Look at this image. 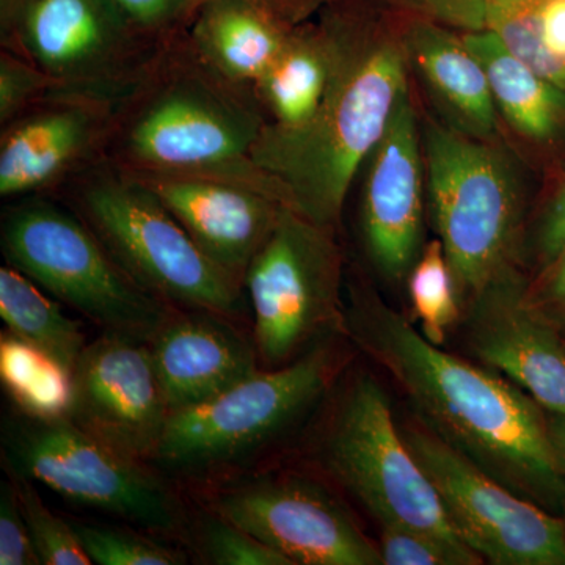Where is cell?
<instances>
[{"instance_id":"cell-1","label":"cell","mask_w":565,"mask_h":565,"mask_svg":"<svg viewBox=\"0 0 565 565\" xmlns=\"http://www.w3.org/2000/svg\"><path fill=\"white\" fill-rule=\"evenodd\" d=\"M341 333L384 367L416 418L519 497L565 520V475L545 408L504 375L429 343L373 289L353 286Z\"/></svg>"},{"instance_id":"cell-2","label":"cell","mask_w":565,"mask_h":565,"mask_svg":"<svg viewBox=\"0 0 565 565\" xmlns=\"http://www.w3.org/2000/svg\"><path fill=\"white\" fill-rule=\"evenodd\" d=\"M323 24L333 63L318 110L294 131L264 126L252 159L282 206L334 230L356 172L411 87L399 33L355 14H333Z\"/></svg>"},{"instance_id":"cell-3","label":"cell","mask_w":565,"mask_h":565,"mask_svg":"<svg viewBox=\"0 0 565 565\" xmlns=\"http://www.w3.org/2000/svg\"><path fill=\"white\" fill-rule=\"evenodd\" d=\"M341 359L332 337L285 366L259 370L207 403L174 412L150 467L206 486L243 478L322 403Z\"/></svg>"},{"instance_id":"cell-4","label":"cell","mask_w":565,"mask_h":565,"mask_svg":"<svg viewBox=\"0 0 565 565\" xmlns=\"http://www.w3.org/2000/svg\"><path fill=\"white\" fill-rule=\"evenodd\" d=\"M430 217L455 275L462 310L487 285L520 267L523 191L508 152L426 120L422 126Z\"/></svg>"},{"instance_id":"cell-5","label":"cell","mask_w":565,"mask_h":565,"mask_svg":"<svg viewBox=\"0 0 565 565\" xmlns=\"http://www.w3.org/2000/svg\"><path fill=\"white\" fill-rule=\"evenodd\" d=\"M7 470L50 487L71 503L162 537H188L191 515L169 479L82 430L71 419L17 411L3 418Z\"/></svg>"},{"instance_id":"cell-6","label":"cell","mask_w":565,"mask_h":565,"mask_svg":"<svg viewBox=\"0 0 565 565\" xmlns=\"http://www.w3.org/2000/svg\"><path fill=\"white\" fill-rule=\"evenodd\" d=\"M204 68L174 74L139 107L122 134L121 169L225 178L280 202L252 159L267 121L237 85Z\"/></svg>"},{"instance_id":"cell-7","label":"cell","mask_w":565,"mask_h":565,"mask_svg":"<svg viewBox=\"0 0 565 565\" xmlns=\"http://www.w3.org/2000/svg\"><path fill=\"white\" fill-rule=\"evenodd\" d=\"M82 217L129 277L177 310L239 321L244 286L207 258L162 200L120 169L96 174L81 192Z\"/></svg>"},{"instance_id":"cell-8","label":"cell","mask_w":565,"mask_h":565,"mask_svg":"<svg viewBox=\"0 0 565 565\" xmlns=\"http://www.w3.org/2000/svg\"><path fill=\"white\" fill-rule=\"evenodd\" d=\"M0 245L13 269L103 332L150 343L177 308L141 289L82 218L47 202L3 217Z\"/></svg>"},{"instance_id":"cell-9","label":"cell","mask_w":565,"mask_h":565,"mask_svg":"<svg viewBox=\"0 0 565 565\" xmlns=\"http://www.w3.org/2000/svg\"><path fill=\"white\" fill-rule=\"evenodd\" d=\"M323 427L318 460L381 525L415 527L465 545L433 482L394 422L384 386L373 374L353 373L341 386Z\"/></svg>"},{"instance_id":"cell-10","label":"cell","mask_w":565,"mask_h":565,"mask_svg":"<svg viewBox=\"0 0 565 565\" xmlns=\"http://www.w3.org/2000/svg\"><path fill=\"white\" fill-rule=\"evenodd\" d=\"M244 291L263 370L285 366L341 333L343 256L334 230L282 206L245 273Z\"/></svg>"},{"instance_id":"cell-11","label":"cell","mask_w":565,"mask_h":565,"mask_svg":"<svg viewBox=\"0 0 565 565\" xmlns=\"http://www.w3.org/2000/svg\"><path fill=\"white\" fill-rule=\"evenodd\" d=\"M401 434L456 533L484 563L565 565L564 519L500 484L416 416Z\"/></svg>"},{"instance_id":"cell-12","label":"cell","mask_w":565,"mask_h":565,"mask_svg":"<svg viewBox=\"0 0 565 565\" xmlns=\"http://www.w3.org/2000/svg\"><path fill=\"white\" fill-rule=\"evenodd\" d=\"M210 509L291 565H382L377 542L326 487L305 476H243L222 486Z\"/></svg>"},{"instance_id":"cell-13","label":"cell","mask_w":565,"mask_h":565,"mask_svg":"<svg viewBox=\"0 0 565 565\" xmlns=\"http://www.w3.org/2000/svg\"><path fill=\"white\" fill-rule=\"evenodd\" d=\"M71 382L66 418L120 455L150 465L170 411L147 341L103 332L82 352Z\"/></svg>"},{"instance_id":"cell-14","label":"cell","mask_w":565,"mask_h":565,"mask_svg":"<svg viewBox=\"0 0 565 565\" xmlns=\"http://www.w3.org/2000/svg\"><path fill=\"white\" fill-rule=\"evenodd\" d=\"M366 166L360 214L364 248L375 270L401 285L424 247L426 163L411 90L397 103Z\"/></svg>"},{"instance_id":"cell-15","label":"cell","mask_w":565,"mask_h":565,"mask_svg":"<svg viewBox=\"0 0 565 565\" xmlns=\"http://www.w3.org/2000/svg\"><path fill=\"white\" fill-rule=\"evenodd\" d=\"M526 285L514 267L467 305V349L542 408L565 415V340L526 302Z\"/></svg>"},{"instance_id":"cell-16","label":"cell","mask_w":565,"mask_h":565,"mask_svg":"<svg viewBox=\"0 0 565 565\" xmlns=\"http://www.w3.org/2000/svg\"><path fill=\"white\" fill-rule=\"evenodd\" d=\"M122 170L148 185L196 247L244 286L252 259L277 223L280 202L259 189L225 178Z\"/></svg>"},{"instance_id":"cell-17","label":"cell","mask_w":565,"mask_h":565,"mask_svg":"<svg viewBox=\"0 0 565 565\" xmlns=\"http://www.w3.org/2000/svg\"><path fill=\"white\" fill-rule=\"evenodd\" d=\"M148 345L170 415L207 403L263 370L252 334L212 311H174Z\"/></svg>"},{"instance_id":"cell-18","label":"cell","mask_w":565,"mask_h":565,"mask_svg":"<svg viewBox=\"0 0 565 565\" xmlns=\"http://www.w3.org/2000/svg\"><path fill=\"white\" fill-rule=\"evenodd\" d=\"M132 29L110 0H40L17 44L58 85L82 84L125 62Z\"/></svg>"},{"instance_id":"cell-19","label":"cell","mask_w":565,"mask_h":565,"mask_svg":"<svg viewBox=\"0 0 565 565\" xmlns=\"http://www.w3.org/2000/svg\"><path fill=\"white\" fill-rule=\"evenodd\" d=\"M408 70L426 87L441 122L479 140L497 136L498 110L484 66L463 35L437 22H408L399 33Z\"/></svg>"},{"instance_id":"cell-20","label":"cell","mask_w":565,"mask_h":565,"mask_svg":"<svg viewBox=\"0 0 565 565\" xmlns=\"http://www.w3.org/2000/svg\"><path fill=\"white\" fill-rule=\"evenodd\" d=\"M98 111L58 104L22 118L0 147V195L17 196L52 184L79 162L102 131Z\"/></svg>"},{"instance_id":"cell-21","label":"cell","mask_w":565,"mask_h":565,"mask_svg":"<svg viewBox=\"0 0 565 565\" xmlns=\"http://www.w3.org/2000/svg\"><path fill=\"white\" fill-rule=\"evenodd\" d=\"M195 9L192 44L200 62L237 87H255L294 29L247 0H203Z\"/></svg>"},{"instance_id":"cell-22","label":"cell","mask_w":565,"mask_h":565,"mask_svg":"<svg viewBox=\"0 0 565 565\" xmlns=\"http://www.w3.org/2000/svg\"><path fill=\"white\" fill-rule=\"evenodd\" d=\"M484 66L498 114L520 136L534 141L556 139L565 128V90L520 61L493 33H462Z\"/></svg>"},{"instance_id":"cell-23","label":"cell","mask_w":565,"mask_h":565,"mask_svg":"<svg viewBox=\"0 0 565 565\" xmlns=\"http://www.w3.org/2000/svg\"><path fill=\"white\" fill-rule=\"evenodd\" d=\"M332 41L326 24L294 31L269 70L256 82L259 102L269 110L267 128L294 131L313 118L332 76Z\"/></svg>"},{"instance_id":"cell-24","label":"cell","mask_w":565,"mask_h":565,"mask_svg":"<svg viewBox=\"0 0 565 565\" xmlns=\"http://www.w3.org/2000/svg\"><path fill=\"white\" fill-rule=\"evenodd\" d=\"M0 316L9 333L46 353L73 375L87 348L79 323L20 270L0 269Z\"/></svg>"},{"instance_id":"cell-25","label":"cell","mask_w":565,"mask_h":565,"mask_svg":"<svg viewBox=\"0 0 565 565\" xmlns=\"http://www.w3.org/2000/svg\"><path fill=\"white\" fill-rule=\"evenodd\" d=\"M0 377L17 411L40 418L68 416L71 375L46 353L9 332L0 338Z\"/></svg>"},{"instance_id":"cell-26","label":"cell","mask_w":565,"mask_h":565,"mask_svg":"<svg viewBox=\"0 0 565 565\" xmlns=\"http://www.w3.org/2000/svg\"><path fill=\"white\" fill-rule=\"evenodd\" d=\"M408 299L419 332L429 343L444 348L448 334L462 321V305L457 294L455 275L441 241L424 244L407 278Z\"/></svg>"},{"instance_id":"cell-27","label":"cell","mask_w":565,"mask_h":565,"mask_svg":"<svg viewBox=\"0 0 565 565\" xmlns=\"http://www.w3.org/2000/svg\"><path fill=\"white\" fill-rule=\"evenodd\" d=\"M545 0H487L484 31L497 36L520 61L565 90V65L546 52L541 39Z\"/></svg>"},{"instance_id":"cell-28","label":"cell","mask_w":565,"mask_h":565,"mask_svg":"<svg viewBox=\"0 0 565 565\" xmlns=\"http://www.w3.org/2000/svg\"><path fill=\"white\" fill-rule=\"evenodd\" d=\"M74 533L93 564L98 565H181L188 556L158 541L139 527L93 525L70 520Z\"/></svg>"},{"instance_id":"cell-29","label":"cell","mask_w":565,"mask_h":565,"mask_svg":"<svg viewBox=\"0 0 565 565\" xmlns=\"http://www.w3.org/2000/svg\"><path fill=\"white\" fill-rule=\"evenodd\" d=\"M185 542L195 548L203 564L291 565L280 553L212 509L191 519Z\"/></svg>"},{"instance_id":"cell-30","label":"cell","mask_w":565,"mask_h":565,"mask_svg":"<svg viewBox=\"0 0 565 565\" xmlns=\"http://www.w3.org/2000/svg\"><path fill=\"white\" fill-rule=\"evenodd\" d=\"M7 476L17 487L22 515L28 523L33 546L40 564L44 565H90L92 559L85 553L79 539L74 533L70 520L52 514L41 501L31 479L7 470Z\"/></svg>"},{"instance_id":"cell-31","label":"cell","mask_w":565,"mask_h":565,"mask_svg":"<svg viewBox=\"0 0 565 565\" xmlns=\"http://www.w3.org/2000/svg\"><path fill=\"white\" fill-rule=\"evenodd\" d=\"M382 565H479L484 559L470 546L456 545L415 527L381 525Z\"/></svg>"},{"instance_id":"cell-32","label":"cell","mask_w":565,"mask_h":565,"mask_svg":"<svg viewBox=\"0 0 565 565\" xmlns=\"http://www.w3.org/2000/svg\"><path fill=\"white\" fill-rule=\"evenodd\" d=\"M57 82L24 55L3 51L0 55V121H13L40 95Z\"/></svg>"},{"instance_id":"cell-33","label":"cell","mask_w":565,"mask_h":565,"mask_svg":"<svg viewBox=\"0 0 565 565\" xmlns=\"http://www.w3.org/2000/svg\"><path fill=\"white\" fill-rule=\"evenodd\" d=\"M13 481L0 484V565H39Z\"/></svg>"},{"instance_id":"cell-34","label":"cell","mask_w":565,"mask_h":565,"mask_svg":"<svg viewBox=\"0 0 565 565\" xmlns=\"http://www.w3.org/2000/svg\"><path fill=\"white\" fill-rule=\"evenodd\" d=\"M462 33L484 31L487 0H379Z\"/></svg>"},{"instance_id":"cell-35","label":"cell","mask_w":565,"mask_h":565,"mask_svg":"<svg viewBox=\"0 0 565 565\" xmlns=\"http://www.w3.org/2000/svg\"><path fill=\"white\" fill-rule=\"evenodd\" d=\"M526 302L565 340V247L527 280Z\"/></svg>"},{"instance_id":"cell-36","label":"cell","mask_w":565,"mask_h":565,"mask_svg":"<svg viewBox=\"0 0 565 565\" xmlns=\"http://www.w3.org/2000/svg\"><path fill=\"white\" fill-rule=\"evenodd\" d=\"M565 247V180L550 196L539 215L531 237V252L537 269L552 262Z\"/></svg>"},{"instance_id":"cell-37","label":"cell","mask_w":565,"mask_h":565,"mask_svg":"<svg viewBox=\"0 0 565 565\" xmlns=\"http://www.w3.org/2000/svg\"><path fill=\"white\" fill-rule=\"evenodd\" d=\"M134 29H159L193 9V0H110Z\"/></svg>"},{"instance_id":"cell-38","label":"cell","mask_w":565,"mask_h":565,"mask_svg":"<svg viewBox=\"0 0 565 565\" xmlns=\"http://www.w3.org/2000/svg\"><path fill=\"white\" fill-rule=\"evenodd\" d=\"M539 25L546 52L565 65V0H545Z\"/></svg>"},{"instance_id":"cell-39","label":"cell","mask_w":565,"mask_h":565,"mask_svg":"<svg viewBox=\"0 0 565 565\" xmlns=\"http://www.w3.org/2000/svg\"><path fill=\"white\" fill-rule=\"evenodd\" d=\"M203 0H193V9ZM262 9L269 11L275 18L288 25L299 24L323 2V0H247Z\"/></svg>"},{"instance_id":"cell-40","label":"cell","mask_w":565,"mask_h":565,"mask_svg":"<svg viewBox=\"0 0 565 565\" xmlns=\"http://www.w3.org/2000/svg\"><path fill=\"white\" fill-rule=\"evenodd\" d=\"M40 0H0V29L6 46L18 43L25 18Z\"/></svg>"},{"instance_id":"cell-41","label":"cell","mask_w":565,"mask_h":565,"mask_svg":"<svg viewBox=\"0 0 565 565\" xmlns=\"http://www.w3.org/2000/svg\"><path fill=\"white\" fill-rule=\"evenodd\" d=\"M546 434L556 462L565 475V415L545 411Z\"/></svg>"}]
</instances>
